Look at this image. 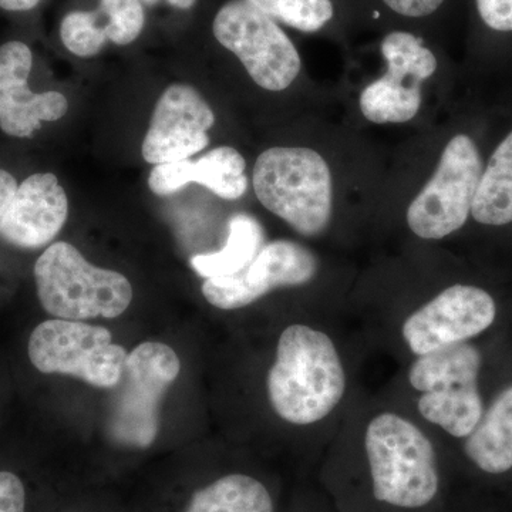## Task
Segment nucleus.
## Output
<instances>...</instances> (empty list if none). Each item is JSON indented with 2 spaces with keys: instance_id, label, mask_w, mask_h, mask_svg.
Returning a JSON list of instances; mask_svg holds the SVG:
<instances>
[{
  "instance_id": "1",
  "label": "nucleus",
  "mask_w": 512,
  "mask_h": 512,
  "mask_svg": "<svg viewBox=\"0 0 512 512\" xmlns=\"http://www.w3.org/2000/svg\"><path fill=\"white\" fill-rule=\"evenodd\" d=\"M326 319L298 320L281 330L265 384L282 423L335 437L357 397L355 363Z\"/></svg>"
},
{
  "instance_id": "2",
  "label": "nucleus",
  "mask_w": 512,
  "mask_h": 512,
  "mask_svg": "<svg viewBox=\"0 0 512 512\" xmlns=\"http://www.w3.org/2000/svg\"><path fill=\"white\" fill-rule=\"evenodd\" d=\"M512 365V325L404 365L394 402L458 447L476 429L495 383Z\"/></svg>"
},
{
  "instance_id": "3",
  "label": "nucleus",
  "mask_w": 512,
  "mask_h": 512,
  "mask_svg": "<svg viewBox=\"0 0 512 512\" xmlns=\"http://www.w3.org/2000/svg\"><path fill=\"white\" fill-rule=\"evenodd\" d=\"M335 436L362 454L377 503L416 511L436 500L440 467L434 434L393 399L357 396Z\"/></svg>"
},
{
  "instance_id": "4",
  "label": "nucleus",
  "mask_w": 512,
  "mask_h": 512,
  "mask_svg": "<svg viewBox=\"0 0 512 512\" xmlns=\"http://www.w3.org/2000/svg\"><path fill=\"white\" fill-rule=\"evenodd\" d=\"M375 322H380L376 329L407 363L507 328L512 325V301L483 282L456 281Z\"/></svg>"
},
{
  "instance_id": "5",
  "label": "nucleus",
  "mask_w": 512,
  "mask_h": 512,
  "mask_svg": "<svg viewBox=\"0 0 512 512\" xmlns=\"http://www.w3.org/2000/svg\"><path fill=\"white\" fill-rule=\"evenodd\" d=\"M252 185L259 202L303 238H319L333 218L332 171L308 147H272L256 160Z\"/></svg>"
},
{
  "instance_id": "6",
  "label": "nucleus",
  "mask_w": 512,
  "mask_h": 512,
  "mask_svg": "<svg viewBox=\"0 0 512 512\" xmlns=\"http://www.w3.org/2000/svg\"><path fill=\"white\" fill-rule=\"evenodd\" d=\"M37 298L56 319H114L133 301V286L120 272L87 261L69 242H55L35 264Z\"/></svg>"
},
{
  "instance_id": "7",
  "label": "nucleus",
  "mask_w": 512,
  "mask_h": 512,
  "mask_svg": "<svg viewBox=\"0 0 512 512\" xmlns=\"http://www.w3.org/2000/svg\"><path fill=\"white\" fill-rule=\"evenodd\" d=\"M180 370L177 353L165 343L144 342L128 353L107 419V433L114 443L131 448L154 443L161 402Z\"/></svg>"
},
{
  "instance_id": "8",
  "label": "nucleus",
  "mask_w": 512,
  "mask_h": 512,
  "mask_svg": "<svg viewBox=\"0 0 512 512\" xmlns=\"http://www.w3.org/2000/svg\"><path fill=\"white\" fill-rule=\"evenodd\" d=\"M483 170L476 141L467 134L451 138L429 183L407 208V227L414 237L443 241L466 227Z\"/></svg>"
},
{
  "instance_id": "9",
  "label": "nucleus",
  "mask_w": 512,
  "mask_h": 512,
  "mask_svg": "<svg viewBox=\"0 0 512 512\" xmlns=\"http://www.w3.org/2000/svg\"><path fill=\"white\" fill-rule=\"evenodd\" d=\"M29 359L45 375L72 376L99 389L120 383L128 356L110 330L80 320L50 319L29 339Z\"/></svg>"
},
{
  "instance_id": "10",
  "label": "nucleus",
  "mask_w": 512,
  "mask_h": 512,
  "mask_svg": "<svg viewBox=\"0 0 512 512\" xmlns=\"http://www.w3.org/2000/svg\"><path fill=\"white\" fill-rule=\"evenodd\" d=\"M212 32L262 89L282 92L298 79L302 69L298 49L276 20L247 0L225 3L215 16Z\"/></svg>"
},
{
  "instance_id": "11",
  "label": "nucleus",
  "mask_w": 512,
  "mask_h": 512,
  "mask_svg": "<svg viewBox=\"0 0 512 512\" xmlns=\"http://www.w3.org/2000/svg\"><path fill=\"white\" fill-rule=\"evenodd\" d=\"M319 272L320 261L315 252L299 242L276 239L265 244L244 271L205 279L202 295L214 308L238 311L278 289L311 285Z\"/></svg>"
},
{
  "instance_id": "12",
  "label": "nucleus",
  "mask_w": 512,
  "mask_h": 512,
  "mask_svg": "<svg viewBox=\"0 0 512 512\" xmlns=\"http://www.w3.org/2000/svg\"><path fill=\"white\" fill-rule=\"evenodd\" d=\"M214 124V111L197 89L171 84L153 111L141 147L143 158L154 165L187 160L208 147Z\"/></svg>"
},
{
  "instance_id": "13",
  "label": "nucleus",
  "mask_w": 512,
  "mask_h": 512,
  "mask_svg": "<svg viewBox=\"0 0 512 512\" xmlns=\"http://www.w3.org/2000/svg\"><path fill=\"white\" fill-rule=\"evenodd\" d=\"M33 53L19 40L0 46V128L10 137L29 138L66 116L69 101L59 92L35 93L29 87Z\"/></svg>"
},
{
  "instance_id": "14",
  "label": "nucleus",
  "mask_w": 512,
  "mask_h": 512,
  "mask_svg": "<svg viewBox=\"0 0 512 512\" xmlns=\"http://www.w3.org/2000/svg\"><path fill=\"white\" fill-rule=\"evenodd\" d=\"M69 217V200L55 174L30 175L0 217V239L22 249L50 244Z\"/></svg>"
},
{
  "instance_id": "15",
  "label": "nucleus",
  "mask_w": 512,
  "mask_h": 512,
  "mask_svg": "<svg viewBox=\"0 0 512 512\" xmlns=\"http://www.w3.org/2000/svg\"><path fill=\"white\" fill-rule=\"evenodd\" d=\"M458 453L477 473L501 478L512 474V365L495 383L476 429Z\"/></svg>"
},
{
  "instance_id": "16",
  "label": "nucleus",
  "mask_w": 512,
  "mask_h": 512,
  "mask_svg": "<svg viewBox=\"0 0 512 512\" xmlns=\"http://www.w3.org/2000/svg\"><path fill=\"white\" fill-rule=\"evenodd\" d=\"M245 158L234 147L221 146L208 151L198 161L156 165L148 177V187L158 195L173 194L195 183L208 188L222 200H239L248 190Z\"/></svg>"
},
{
  "instance_id": "17",
  "label": "nucleus",
  "mask_w": 512,
  "mask_h": 512,
  "mask_svg": "<svg viewBox=\"0 0 512 512\" xmlns=\"http://www.w3.org/2000/svg\"><path fill=\"white\" fill-rule=\"evenodd\" d=\"M471 220L484 228L512 225V131L498 144L484 167Z\"/></svg>"
},
{
  "instance_id": "18",
  "label": "nucleus",
  "mask_w": 512,
  "mask_h": 512,
  "mask_svg": "<svg viewBox=\"0 0 512 512\" xmlns=\"http://www.w3.org/2000/svg\"><path fill=\"white\" fill-rule=\"evenodd\" d=\"M265 245L264 228L252 215H232L224 247L211 254L192 256L191 268L204 279L224 278L244 271Z\"/></svg>"
},
{
  "instance_id": "19",
  "label": "nucleus",
  "mask_w": 512,
  "mask_h": 512,
  "mask_svg": "<svg viewBox=\"0 0 512 512\" xmlns=\"http://www.w3.org/2000/svg\"><path fill=\"white\" fill-rule=\"evenodd\" d=\"M185 512H275L268 488L247 474H228L192 495Z\"/></svg>"
},
{
  "instance_id": "20",
  "label": "nucleus",
  "mask_w": 512,
  "mask_h": 512,
  "mask_svg": "<svg viewBox=\"0 0 512 512\" xmlns=\"http://www.w3.org/2000/svg\"><path fill=\"white\" fill-rule=\"evenodd\" d=\"M420 84L386 73L362 90L359 107L363 117L375 124H404L419 114Z\"/></svg>"
},
{
  "instance_id": "21",
  "label": "nucleus",
  "mask_w": 512,
  "mask_h": 512,
  "mask_svg": "<svg viewBox=\"0 0 512 512\" xmlns=\"http://www.w3.org/2000/svg\"><path fill=\"white\" fill-rule=\"evenodd\" d=\"M382 56L387 72L420 84L434 76L437 59L420 37L409 32H392L384 37Z\"/></svg>"
},
{
  "instance_id": "22",
  "label": "nucleus",
  "mask_w": 512,
  "mask_h": 512,
  "mask_svg": "<svg viewBox=\"0 0 512 512\" xmlns=\"http://www.w3.org/2000/svg\"><path fill=\"white\" fill-rule=\"evenodd\" d=\"M60 39L74 56H97L111 39L109 15L100 6L94 12H70L60 25Z\"/></svg>"
},
{
  "instance_id": "23",
  "label": "nucleus",
  "mask_w": 512,
  "mask_h": 512,
  "mask_svg": "<svg viewBox=\"0 0 512 512\" xmlns=\"http://www.w3.org/2000/svg\"><path fill=\"white\" fill-rule=\"evenodd\" d=\"M269 18L303 33H315L332 20V0H247Z\"/></svg>"
},
{
  "instance_id": "24",
  "label": "nucleus",
  "mask_w": 512,
  "mask_h": 512,
  "mask_svg": "<svg viewBox=\"0 0 512 512\" xmlns=\"http://www.w3.org/2000/svg\"><path fill=\"white\" fill-rule=\"evenodd\" d=\"M100 8L109 15L114 45H130L143 32L146 15L141 0H100Z\"/></svg>"
},
{
  "instance_id": "25",
  "label": "nucleus",
  "mask_w": 512,
  "mask_h": 512,
  "mask_svg": "<svg viewBox=\"0 0 512 512\" xmlns=\"http://www.w3.org/2000/svg\"><path fill=\"white\" fill-rule=\"evenodd\" d=\"M478 15L495 32H512V0H476Z\"/></svg>"
},
{
  "instance_id": "26",
  "label": "nucleus",
  "mask_w": 512,
  "mask_h": 512,
  "mask_svg": "<svg viewBox=\"0 0 512 512\" xmlns=\"http://www.w3.org/2000/svg\"><path fill=\"white\" fill-rule=\"evenodd\" d=\"M25 505L22 480L9 471H0V512H25Z\"/></svg>"
},
{
  "instance_id": "27",
  "label": "nucleus",
  "mask_w": 512,
  "mask_h": 512,
  "mask_svg": "<svg viewBox=\"0 0 512 512\" xmlns=\"http://www.w3.org/2000/svg\"><path fill=\"white\" fill-rule=\"evenodd\" d=\"M387 8L404 18H426L443 5L444 0H383Z\"/></svg>"
},
{
  "instance_id": "28",
  "label": "nucleus",
  "mask_w": 512,
  "mask_h": 512,
  "mask_svg": "<svg viewBox=\"0 0 512 512\" xmlns=\"http://www.w3.org/2000/svg\"><path fill=\"white\" fill-rule=\"evenodd\" d=\"M18 187L19 184L16 178L9 171L0 168V217H2L6 208L9 207L10 201H12Z\"/></svg>"
},
{
  "instance_id": "29",
  "label": "nucleus",
  "mask_w": 512,
  "mask_h": 512,
  "mask_svg": "<svg viewBox=\"0 0 512 512\" xmlns=\"http://www.w3.org/2000/svg\"><path fill=\"white\" fill-rule=\"evenodd\" d=\"M40 0H0V8L8 12H28L39 5Z\"/></svg>"
},
{
  "instance_id": "30",
  "label": "nucleus",
  "mask_w": 512,
  "mask_h": 512,
  "mask_svg": "<svg viewBox=\"0 0 512 512\" xmlns=\"http://www.w3.org/2000/svg\"><path fill=\"white\" fill-rule=\"evenodd\" d=\"M143 2L148 6H154L157 5L160 0H143ZM167 2L170 3L171 6H174V8L187 10L191 9L197 0H167Z\"/></svg>"
}]
</instances>
